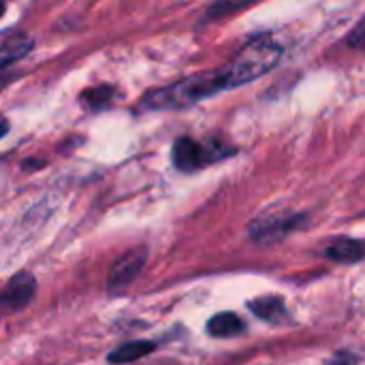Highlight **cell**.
I'll use <instances>...</instances> for the list:
<instances>
[{"instance_id": "1", "label": "cell", "mask_w": 365, "mask_h": 365, "mask_svg": "<svg viewBox=\"0 0 365 365\" xmlns=\"http://www.w3.org/2000/svg\"><path fill=\"white\" fill-rule=\"evenodd\" d=\"M227 88L222 68L216 71H205V73H197L190 77H184L167 88H158L148 92L141 98V109H182V107H190L207 96H214Z\"/></svg>"}, {"instance_id": "2", "label": "cell", "mask_w": 365, "mask_h": 365, "mask_svg": "<svg viewBox=\"0 0 365 365\" xmlns=\"http://www.w3.org/2000/svg\"><path fill=\"white\" fill-rule=\"evenodd\" d=\"M282 58V45L263 34L252 38L248 45H244L235 58H231L222 68L227 88H237L244 86L252 79H259L261 75L269 73Z\"/></svg>"}, {"instance_id": "3", "label": "cell", "mask_w": 365, "mask_h": 365, "mask_svg": "<svg viewBox=\"0 0 365 365\" xmlns=\"http://www.w3.org/2000/svg\"><path fill=\"white\" fill-rule=\"evenodd\" d=\"M233 154H235V148H231L218 139L197 141L192 137H180L173 143V165L184 173L199 171V169L214 165L222 158H229Z\"/></svg>"}, {"instance_id": "4", "label": "cell", "mask_w": 365, "mask_h": 365, "mask_svg": "<svg viewBox=\"0 0 365 365\" xmlns=\"http://www.w3.org/2000/svg\"><path fill=\"white\" fill-rule=\"evenodd\" d=\"M304 222L302 214H287V216H267L259 218L250 225V235L255 242H278L289 231L297 229Z\"/></svg>"}, {"instance_id": "5", "label": "cell", "mask_w": 365, "mask_h": 365, "mask_svg": "<svg viewBox=\"0 0 365 365\" xmlns=\"http://www.w3.org/2000/svg\"><path fill=\"white\" fill-rule=\"evenodd\" d=\"M145 259H148V252L143 248H137V250H130L128 255L120 257L113 267L109 269V289L111 291H118L122 287H126L128 282H133L137 278V274L143 269L145 265Z\"/></svg>"}, {"instance_id": "6", "label": "cell", "mask_w": 365, "mask_h": 365, "mask_svg": "<svg viewBox=\"0 0 365 365\" xmlns=\"http://www.w3.org/2000/svg\"><path fill=\"white\" fill-rule=\"evenodd\" d=\"M36 293V280L30 274H17L9 280L2 293V304L6 310H24Z\"/></svg>"}, {"instance_id": "7", "label": "cell", "mask_w": 365, "mask_h": 365, "mask_svg": "<svg viewBox=\"0 0 365 365\" xmlns=\"http://www.w3.org/2000/svg\"><path fill=\"white\" fill-rule=\"evenodd\" d=\"M32 45H34V41L26 32H19V30L2 32V36H0V64H2V68H6L11 62L24 58Z\"/></svg>"}, {"instance_id": "8", "label": "cell", "mask_w": 365, "mask_h": 365, "mask_svg": "<svg viewBox=\"0 0 365 365\" xmlns=\"http://www.w3.org/2000/svg\"><path fill=\"white\" fill-rule=\"evenodd\" d=\"M248 308L263 321L267 323H282L287 321V306H284V299L282 297H276V295H267V297H259V299H252L248 304Z\"/></svg>"}, {"instance_id": "9", "label": "cell", "mask_w": 365, "mask_h": 365, "mask_svg": "<svg viewBox=\"0 0 365 365\" xmlns=\"http://www.w3.org/2000/svg\"><path fill=\"white\" fill-rule=\"evenodd\" d=\"M156 351V342H148V340H135V342H126L118 349H113L107 355V361L113 365L118 364H130L137 359H143L145 355Z\"/></svg>"}, {"instance_id": "10", "label": "cell", "mask_w": 365, "mask_h": 365, "mask_svg": "<svg viewBox=\"0 0 365 365\" xmlns=\"http://www.w3.org/2000/svg\"><path fill=\"white\" fill-rule=\"evenodd\" d=\"M244 331H246V325L235 312H220L212 317L207 323V334L212 338H233Z\"/></svg>"}, {"instance_id": "11", "label": "cell", "mask_w": 365, "mask_h": 365, "mask_svg": "<svg viewBox=\"0 0 365 365\" xmlns=\"http://www.w3.org/2000/svg\"><path fill=\"white\" fill-rule=\"evenodd\" d=\"M365 246L357 240H336L334 244H329L325 248V257L331 259V261H342V263H353V261H359L364 259Z\"/></svg>"}, {"instance_id": "12", "label": "cell", "mask_w": 365, "mask_h": 365, "mask_svg": "<svg viewBox=\"0 0 365 365\" xmlns=\"http://www.w3.org/2000/svg\"><path fill=\"white\" fill-rule=\"evenodd\" d=\"M113 88H109V86H98V88H92V90H88L81 98L86 101L83 105H88V107H92V109H101V107H105V105H109V101L113 98Z\"/></svg>"}, {"instance_id": "13", "label": "cell", "mask_w": 365, "mask_h": 365, "mask_svg": "<svg viewBox=\"0 0 365 365\" xmlns=\"http://www.w3.org/2000/svg\"><path fill=\"white\" fill-rule=\"evenodd\" d=\"M346 43L355 49H365V17L353 28V32L349 34Z\"/></svg>"}, {"instance_id": "14", "label": "cell", "mask_w": 365, "mask_h": 365, "mask_svg": "<svg viewBox=\"0 0 365 365\" xmlns=\"http://www.w3.org/2000/svg\"><path fill=\"white\" fill-rule=\"evenodd\" d=\"M357 364V357L353 355V353H338L329 365H355Z\"/></svg>"}, {"instance_id": "15", "label": "cell", "mask_w": 365, "mask_h": 365, "mask_svg": "<svg viewBox=\"0 0 365 365\" xmlns=\"http://www.w3.org/2000/svg\"><path fill=\"white\" fill-rule=\"evenodd\" d=\"M36 167H43V160H26L24 163V169H36Z\"/></svg>"}]
</instances>
